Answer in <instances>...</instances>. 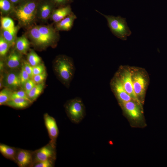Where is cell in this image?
<instances>
[{
	"label": "cell",
	"mask_w": 167,
	"mask_h": 167,
	"mask_svg": "<svg viewBox=\"0 0 167 167\" xmlns=\"http://www.w3.org/2000/svg\"><path fill=\"white\" fill-rule=\"evenodd\" d=\"M38 2L36 0H24L15 7L13 12L21 25L27 27L34 22Z\"/></svg>",
	"instance_id": "obj_1"
},
{
	"label": "cell",
	"mask_w": 167,
	"mask_h": 167,
	"mask_svg": "<svg viewBox=\"0 0 167 167\" xmlns=\"http://www.w3.org/2000/svg\"><path fill=\"white\" fill-rule=\"evenodd\" d=\"M54 68L61 81L66 86H69L74 77L75 70L72 59L66 56H59L54 61Z\"/></svg>",
	"instance_id": "obj_2"
},
{
	"label": "cell",
	"mask_w": 167,
	"mask_h": 167,
	"mask_svg": "<svg viewBox=\"0 0 167 167\" xmlns=\"http://www.w3.org/2000/svg\"><path fill=\"white\" fill-rule=\"evenodd\" d=\"M121 105L131 126L135 127L145 126L141 104L132 100Z\"/></svg>",
	"instance_id": "obj_3"
},
{
	"label": "cell",
	"mask_w": 167,
	"mask_h": 167,
	"mask_svg": "<svg viewBox=\"0 0 167 167\" xmlns=\"http://www.w3.org/2000/svg\"><path fill=\"white\" fill-rule=\"evenodd\" d=\"M97 11L106 18L111 32L115 36L122 40H126L127 37L131 34L126 18L120 16L105 15Z\"/></svg>",
	"instance_id": "obj_4"
},
{
	"label": "cell",
	"mask_w": 167,
	"mask_h": 167,
	"mask_svg": "<svg viewBox=\"0 0 167 167\" xmlns=\"http://www.w3.org/2000/svg\"><path fill=\"white\" fill-rule=\"evenodd\" d=\"M68 116L73 121L78 123L83 118L85 108L81 99L77 97L70 101L66 106Z\"/></svg>",
	"instance_id": "obj_5"
},
{
	"label": "cell",
	"mask_w": 167,
	"mask_h": 167,
	"mask_svg": "<svg viewBox=\"0 0 167 167\" xmlns=\"http://www.w3.org/2000/svg\"><path fill=\"white\" fill-rule=\"evenodd\" d=\"M56 6L50 0H42L38 2L37 6L36 17L42 20L50 18Z\"/></svg>",
	"instance_id": "obj_6"
},
{
	"label": "cell",
	"mask_w": 167,
	"mask_h": 167,
	"mask_svg": "<svg viewBox=\"0 0 167 167\" xmlns=\"http://www.w3.org/2000/svg\"><path fill=\"white\" fill-rule=\"evenodd\" d=\"M28 34L32 41L37 45L47 46L57 42L41 34L39 32L37 26L31 28L29 30Z\"/></svg>",
	"instance_id": "obj_7"
},
{
	"label": "cell",
	"mask_w": 167,
	"mask_h": 167,
	"mask_svg": "<svg viewBox=\"0 0 167 167\" xmlns=\"http://www.w3.org/2000/svg\"><path fill=\"white\" fill-rule=\"evenodd\" d=\"M111 85L112 88L120 104L133 100L125 90L118 76L116 77L113 79Z\"/></svg>",
	"instance_id": "obj_8"
},
{
	"label": "cell",
	"mask_w": 167,
	"mask_h": 167,
	"mask_svg": "<svg viewBox=\"0 0 167 167\" xmlns=\"http://www.w3.org/2000/svg\"><path fill=\"white\" fill-rule=\"evenodd\" d=\"M132 74L126 70L120 74L118 76L121 80L123 86L127 93L133 100L140 103L134 91L132 80Z\"/></svg>",
	"instance_id": "obj_9"
},
{
	"label": "cell",
	"mask_w": 167,
	"mask_h": 167,
	"mask_svg": "<svg viewBox=\"0 0 167 167\" xmlns=\"http://www.w3.org/2000/svg\"><path fill=\"white\" fill-rule=\"evenodd\" d=\"M55 153L54 143H51L36 151L34 153L33 162L36 163L48 159H53Z\"/></svg>",
	"instance_id": "obj_10"
},
{
	"label": "cell",
	"mask_w": 167,
	"mask_h": 167,
	"mask_svg": "<svg viewBox=\"0 0 167 167\" xmlns=\"http://www.w3.org/2000/svg\"><path fill=\"white\" fill-rule=\"evenodd\" d=\"M15 162L20 167L30 166L33 163V155L31 151L20 149L17 150Z\"/></svg>",
	"instance_id": "obj_11"
},
{
	"label": "cell",
	"mask_w": 167,
	"mask_h": 167,
	"mask_svg": "<svg viewBox=\"0 0 167 167\" xmlns=\"http://www.w3.org/2000/svg\"><path fill=\"white\" fill-rule=\"evenodd\" d=\"M44 118L45 126L51 139V142L54 143L58 133V128L56 121L54 118L47 113L44 114Z\"/></svg>",
	"instance_id": "obj_12"
},
{
	"label": "cell",
	"mask_w": 167,
	"mask_h": 167,
	"mask_svg": "<svg viewBox=\"0 0 167 167\" xmlns=\"http://www.w3.org/2000/svg\"><path fill=\"white\" fill-rule=\"evenodd\" d=\"M132 80L134 91L138 98V96H142L144 93L145 81L143 77L139 73L132 75Z\"/></svg>",
	"instance_id": "obj_13"
},
{
	"label": "cell",
	"mask_w": 167,
	"mask_h": 167,
	"mask_svg": "<svg viewBox=\"0 0 167 167\" xmlns=\"http://www.w3.org/2000/svg\"><path fill=\"white\" fill-rule=\"evenodd\" d=\"M73 13L69 5L55 9L50 18L55 23H58Z\"/></svg>",
	"instance_id": "obj_14"
},
{
	"label": "cell",
	"mask_w": 167,
	"mask_h": 167,
	"mask_svg": "<svg viewBox=\"0 0 167 167\" xmlns=\"http://www.w3.org/2000/svg\"><path fill=\"white\" fill-rule=\"evenodd\" d=\"M77 18L73 12L59 22L55 23V28L57 31H68L72 27L74 22Z\"/></svg>",
	"instance_id": "obj_15"
},
{
	"label": "cell",
	"mask_w": 167,
	"mask_h": 167,
	"mask_svg": "<svg viewBox=\"0 0 167 167\" xmlns=\"http://www.w3.org/2000/svg\"><path fill=\"white\" fill-rule=\"evenodd\" d=\"M39 32L42 34L46 36L57 42L59 39L58 32L55 28L52 26L40 25L37 26Z\"/></svg>",
	"instance_id": "obj_16"
},
{
	"label": "cell",
	"mask_w": 167,
	"mask_h": 167,
	"mask_svg": "<svg viewBox=\"0 0 167 167\" xmlns=\"http://www.w3.org/2000/svg\"><path fill=\"white\" fill-rule=\"evenodd\" d=\"M5 82L7 86L11 89H16L21 85L19 74L15 72L8 73L5 78Z\"/></svg>",
	"instance_id": "obj_17"
},
{
	"label": "cell",
	"mask_w": 167,
	"mask_h": 167,
	"mask_svg": "<svg viewBox=\"0 0 167 167\" xmlns=\"http://www.w3.org/2000/svg\"><path fill=\"white\" fill-rule=\"evenodd\" d=\"M30 45L29 41L24 35L17 38L15 41L16 50L21 54H26L29 49Z\"/></svg>",
	"instance_id": "obj_18"
},
{
	"label": "cell",
	"mask_w": 167,
	"mask_h": 167,
	"mask_svg": "<svg viewBox=\"0 0 167 167\" xmlns=\"http://www.w3.org/2000/svg\"><path fill=\"white\" fill-rule=\"evenodd\" d=\"M20 53L16 50L13 51L9 55L6 60V65L11 69H15L20 65L21 57Z\"/></svg>",
	"instance_id": "obj_19"
},
{
	"label": "cell",
	"mask_w": 167,
	"mask_h": 167,
	"mask_svg": "<svg viewBox=\"0 0 167 167\" xmlns=\"http://www.w3.org/2000/svg\"><path fill=\"white\" fill-rule=\"evenodd\" d=\"M18 28L15 27L14 28L8 30H2L1 34L4 39L11 46L15 45L16 35Z\"/></svg>",
	"instance_id": "obj_20"
},
{
	"label": "cell",
	"mask_w": 167,
	"mask_h": 167,
	"mask_svg": "<svg viewBox=\"0 0 167 167\" xmlns=\"http://www.w3.org/2000/svg\"><path fill=\"white\" fill-rule=\"evenodd\" d=\"M0 152L6 158L15 161L17 150L15 148L1 143Z\"/></svg>",
	"instance_id": "obj_21"
},
{
	"label": "cell",
	"mask_w": 167,
	"mask_h": 167,
	"mask_svg": "<svg viewBox=\"0 0 167 167\" xmlns=\"http://www.w3.org/2000/svg\"><path fill=\"white\" fill-rule=\"evenodd\" d=\"M31 103L24 99L15 98L11 99L6 105L15 108L23 109L28 106Z\"/></svg>",
	"instance_id": "obj_22"
},
{
	"label": "cell",
	"mask_w": 167,
	"mask_h": 167,
	"mask_svg": "<svg viewBox=\"0 0 167 167\" xmlns=\"http://www.w3.org/2000/svg\"><path fill=\"white\" fill-rule=\"evenodd\" d=\"M15 6L11 0H0L1 14L7 15L13 12Z\"/></svg>",
	"instance_id": "obj_23"
},
{
	"label": "cell",
	"mask_w": 167,
	"mask_h": 167,
	"mask_svg": "<svg viewBox=\"0 0 167 167\" xmlns=\"http://www.w3.org/2000/svg\"><path fill=\"white\" fill-rule=\"evenodd\" d=\"M44 87L43 82L36 84L27 94L30 100L33 102L42 93Z\"/></svg>",
	"instance_id": "obj_24"
},
{
	"label": "cell",
	"mask_w": 167,
	"mask_h": 167,
	"mask_svg": "<svg viewBox=\"0 0 167 167\" xmlns=\"http://www.w3.org/2000/svg\"><path fill=\"white\" fill-rule=\"evenodd\" d=\"M12 93L10 89L5 88L0 92V105L6 104L11 100Z\"/></svg>",
	"instance_id": "obj_25"
},
{
	"label": "cell",
	"mask_w": 167,
	"mask_h": 167,
	"mask_svg": "<svg viewBox=\"0 0 167 167\" xmlns=\"http://www.w3.org/2000/svg\"><path fill=\"white\" fill-rule=\"evenodd\" d=\"M0 21L2 30H10L14 28L15 27L13 20L10 17H2L1 18Z\"/></svg>",
	"instance_id": "obj_26"
},
{
	"label": "cell",
	"mask_w": 167,
	"mask_h": 167,
	"mask_svg": "<svg viewBox=\"0 0 167 167\" xmlns=\"http://www.w3.org/2000/svg\"><path fill=\"white\" fill-rule=\"evenodd\" d=\"M27 61L32 66H34L41 63V59L36 53L32 50L28 54Z\"/></svg>",
	"instance_id": "obj_27"
},
{
	"label": "cell",
	"mask_w": 167,
	"mask_h": 167,
	"mask_svg": "<svg viewBox=\"0 0 167 167\" xmlns=\"http://www.w3.org/2000/svg\"><path fill=\"white\" fill-rule=\"evenodd\" d=\"M9 44L4 39L2 35L0 36V56L4 57L7 54L10 46Z\"/></svg>",
	"instance_id": "obj_28"
},
{
	"label": "cell",
	"mask_w": 167,
	"mask_h": 167,
	"mask_svg": "<svg viewBox=\"0 0 167 167\" xmlns=\"http://www.w3.org/2000/svg\"><path fill=\"white\" fill-rule=\"evenodd\" d=\"M19 76L21 85L23 86L26 82L30 79L29 75L25 70L22 64Z\"/></svg>",
	"instance_id": "obj_29"
},
{
	"label": "cell",
	"mask_w": 167,
	"mask_h": 167,
	"mask_svg": "<svg viewBox=\"0 0 167 167\" xmlns=\"http://www.w3.org/2000/svg\"><path fill=\"white\" fill-rule=\"evenodd\" d=\"M15 98L24 99L29 101L31 103L32 102V101L28 97L27 94L25 91L20 90L12 92L11 97V99Z\"/></svg>",
	"instance_id": "obj_30"
},
{
	"label": "cell",
	"mask_w": 167,
	"mask_h": 167,
	"mask_svg": "<svg viewBox=\"0 0 167 167\" xmlns=\"http://www.w3.org/2000/svg\"><path fill=\"white\" fill-rule=\"evenodd\" d=\"M46 76V74L45 71L41 74L34 75L32 79L36 84H39L43 82Z\"/></svg>",
	"instance_id": "obj_31"
},
{
	"label": "cell",
	"mask_w": 167,
	"mask_h": 167,
	"mask_svg": "<svg viewBox=\"0 0 167 167\" xmlns=\"http://www.w3.org/2000/svg\"><path fill=\"white\" fill-rule=\"evenodd\" d=\"M22 64L25 70L29 75L30 79H32L33 76V66L28 62V61L26 60H24Z\"/></svg>",
	"instance_id": "obj_32"
},
{
	"label": "cell",
	"mask_w": 167,
	"mask_h": 167,
	"mask_svg": "<svg viewBox=\"0 0 167 167\" xmlns=\"http://www.w3.org/2000/svg\"><path fill=\"white\" fill-rule=\"evenodd\" d=\"M53 159H48L36 163L34 165L35 167H51L53 166Z\"/></svg>",
	"instance_id": "obj_33"
},
{
	"label": "cell",
	"mask_w": 167,
	"mask_h": 167,
	"mask_svg": "<svg viewBox=\"0 0 167 167\" xmlns=\"http://www.w3.org/2000/svg\"><path fill=\"white\" fill-rule=\"evenodd\" d=\"M45 71V67L43 64L40 63L37 65L33 66V76L43 73Z\"/></svg>",
	"instance_id": "obj_34"
},
{
	"label": "cell",
	"mask_w": 167,
	"mask_h": 167,
	"mask_svg": "<svg viewBox=\"0 0 167 167\" xmlns=\"http://www.w3.org/2000/svg\"><path fill=\"white\" fill-rule=\"evenodd\" d=\"M56 6L59 7L69 5L73 1V0H50Z\"/></svg>",
	"instance_id": "obj_35"
},
{
	"label": "cell",
	"mask_w": 167,
	"mask_h": 167,
	"mask_svg": "<svg viewBox=\"0 0 167 167\" xmlns=\"http://www.w3.org/2000/svg\"><path fill=\"white\" fill-rule=\"evenodd\" d=\"M36 85V83L32 79H30L28 80L24 86L26 93L27 94Z\"/></svg>",
	"instance_id": "obj_36"
},
{
	"label": "cell",
	"mask_w": 167,
	"mask_h": 167,
	"mask_svg": "<svg viewBox=\"0 0 167 167\" xmlns=\"http://www.w3.org/2000/svg\"><path fill=\"white\" fill-rule=\"evenodd\" d=\"M24 0H11L15 6L16 5L19 4Z\"/></svg>",
	"instance_id": "obj_37"
}]
</instances>
